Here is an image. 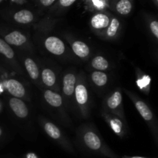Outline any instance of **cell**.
I'll list each match as a JSON object with an SVG mask.
<instances>
[{
	"label": "cell",
	"instance_id": "obj_1",
	"mask_svg": "<svg viewBox=\"0 0 158 158\" xmlns=\"http://www.w3.org/2000/svg\"><path fill=\"white\" fill-rule=\"evenodd\" d=\"M135 106L139 114L143 117V120L147 123H149L151 130H152V132L154 133V136H155V138L158 140V121L155 116L153 114L151 108L148 106V105L145 102H143L141 100H135Z\"/></svg>",
	"mask_w": 158,
	"mask_h": 158
},
{
	"label": "cell",
	"instance_id": "obj_2",
	"mask_svg": "<svg viewBox=\"0 0 158 158\" xmlns=\"http://www.w3.org/2000/svg\"><path fill=\"white\" fill-rule=\"evenodd\" d=\"M48 51L55 55H62L65 52V45L61 40L56 36H49L45 41Z\"/></svg>",
	"mask_w": 158,
	"mask_h": 158
},
{
	"label": "cell",
	"instance_id": "obj_3",
	"mask_svg": "<svg viewBox=\"0 0 158 158\" xmlns=\"http://www.w3.org/2000/svg\"><path fill=\"white\" fill-rule=\"evenodd\" d=\"M9 105L11 109L17 117L20 118H25L27 117L29 111L25 103L18 98H12L9 100Z\"/></svg>",
	"mask_w": 158,
	"mask_h": 158
},
{
	"label": "cell",
	"instance_id": "obj_4",
	"mask_svg": "<svg viewBox=\"0 0 158 158\" xmlns=\"http://www.w3.org/2000/svg\"><path fill=\"white\" fill-rule=\"evenodd\" d=\"M6 89L9 93L16 98H21L25 95V88L22 83L16 80H9L6 83Z\"/></svg>",
	"mask_w": 158,
	"mask_h": 158
},
{
	"label": "cell",
	"instance_id": "obj_5",
	"mask_svg": "<svg viewBox=\"0 0 158 158\" xmlns=\"http://www.w3.org/2000/svg\"><path fill=\"white\" fill-rule=\"evenodd\" d=\"M84 142L86 146L93 151H98L101 148L102 143L98 136L94 132H87L84 135Z\"/></svg>",
	"mask_w": 158,
	"mask_h": 158
},
{
	"label": "cell",
	"instance_id": "obj_6",
	"mask_svg": "<svg viewBox=\"0 0 158 158\" xmlns=\"http://www.w3.org/2000/svg\"><path fill=\"white\" fill-rule=\"evenodd\" d=\"M6 43L14 46H21L26 42V37L18 31H13L5 36Z\"/></svg>",
	"mask_w": 158,
	"mask_h": 158
},
{
	"label": "cell",
	"instance_id": "obj_7",
	"mask_svg": "<svg viewBox=\"0 0 158 158\" xmlns=\"http://www.w3.org/2000/svg\"><path fill=\"white\" fill-rule=\"evenodd\" d=\"M76 77L73 73H68L63 78V92L66 95L71 96L75 92Z\"/></svg>",
	"mask_w": 158,
	"mask_h": 158
},
{
	"label": "cell",
	"instance_id": "obj_8",
	"mask_svg": "<svg viewBox=\"0 0 158 158\" xmlns=\"http://www.w3.org/2000/svg\"><path fill=\"white\" fill-rule=\"evenodd\" d=\"M110 19L105 14H97L91 19V25L94 29H104L109 26Z\"/></svg>",
	"mask_w": 158,
	"mask_h": 158
},
{
	"label": "cell",
	"instance_id": "obj_9",
	"mask_svg": "<svg viewBox=\"0 0 158 158\" xmlns=\"http://www.w3.org/2000/svg\"><path fill=\"white\" fill-rule=\"evenodd\" d=\"M72 48L76 55L81 58H84L89 54V48L83 42L76 41L73 44Z\"/></svg>",
	"mask_w": 158,
	"mask_h": 158
},
{
	"label": "cell",
	"instance_id": "obj_10",
	"mask_svg": "<svg viewBox=\"0 0 158 158\" xmlns=\"http://www.w3.org/2000/svg\"><path fill=\"white\" fill-rule=\"evenodd\" d=\"M14 19L21 24H27L33 20V15L29 10H20L14 15Z\"/></svg>",
	"mask_w": 158,
	"mask_h": 158
},
{
	"label": "cell",
	"instance_id": "obj_11",
	"mask_svg": "<svg viewBox=\"0 0 158 158\" xmlns=\"http://www.w3.org/2000/svg\"><path fill=\"white\" fill-rule=\"evenodd\" d=\"M44 98L49 105L54 107H59L62 105V97L60 95L51 90H46L45 92Z\"/></svg>",
	"mask_w": 158,
	"mask_h": 158
},
{
	"label": "cell",
	"instance_id": "obj_12",
	"mask_svg": "<svg viewBox=\"0 0 158 158\" xmlns=\"http://www.w3.org/2000/svg\"><path fill=\"white\" fill-rule=\"evenodd\" d=\"M76 99L79 104H85L88 100L87 89L83 84H79L75 89Z\"/></svg>",
	"mask_w": 158,
	"mask_h": 158
},
{
	"label": "cell",
	"instance_id": "obj_13",
	"mask_svg": "<svg viewBox=\"0 0 158 158\" xmlns=\"http://www.w3.org/2000/svg\"><path fill=\"white\" fill-rule=\"evenodd\" d=\"M25 66H26V69L29 73V77L32 80H37L39 75H40V73H39V69L35 62L32 59H26L25 60Z\"/></svg>",
	"mask_w": 158,
	"mask_h": 158
},
{
	"label": "cell",
	"instance_id": "obj_14",
	"mask_svg": "<svg viewBox=\"0 0 158 158\" xmlns=\"http://www.w3.org/2000/svg\"><path fill=\"white\" fill-rule=\"evenodd\" d=\"M42 79L46 86H52L56 83V75L53 71L49 69H43L42 73Z\"/></svg>",
	"mask_w": 158,
	"mask_h": 158
},
{
	"label": "cell",
	"instance_id": "obj_15",
	"mask_svg": "<svg viewBox=\"0 0 158 158\" xmlns=\"http://www.w3.org/2000/svg\"><path fill=\"white\" fill-rule=\"evenodd\" d=\"M117 11L122 15H127L132 10V4L129 0H120L116 6Z\"/></svg>",
	"mask_w": 158,
	"mask_h": 158
},
{
	"label": "cell",
	"instance_id": "obj_16",
	"mask_svg": "<svg viewBox=\"0 0 158 158\" xmlns=\"http://www.w3.org/2000/svg\"><path fill=\"white\" fill-rule=\"evenodd\" d=\"M92 66L97 70H105L109 66L108 61L101 56H97L92 60Z\"/></svg>",
	"mask_w": 158,
	"mask_h": 158
},
{
	"label": "cell",
	"instance_id": "obj_17",
	"mask_svg": "<svg viewBox=\"0 0 158 158\" xmlns=\"http://www.w3.org/2000/svg\"><path fill=\"white\" fill-rule=\"evenodd\" d=\"M44 129L46 131V134L51 137V138L54 139V140H57L60 137L61 135V133L60 131L58 129L56 126L53 124L52 123H46L45 124Z\"/></svg>",
	"mask_w": 158,
	"mask_h": 158
},
{
	"label": "cell",
	"instance_id": "obj_18",
	"mask_svg": "<svg viewBox=\"0 0 158 158\" xmlns=\"http://www.w3.org/2000/svg\"><path fill=\"white\" fill-rule=\"evenodd\" d=\"M92 80L97 86H103L107 83V76L106 73L100 71H96L92 74Z\"/></svg>",
	"mask_w": 158,
	"mask_h": 158
},
{
	"label": "cell",
	"instance_id": "obj_19",
	"mask_svg": "<svg viewBox=\"0 0 158 158\" xmlns=\"http://www.w3.org/2000/svg\"><path fill=\"white\" fill-rule=\"evenodd\" d=\"M122 102V95L120 92L116 91L111 95V97L108 99L107 105L109 108L114 110L118 107Z\"/></svg>",
	"mask_w": 158,
	"mask_h": 158
},
{
	"label": "cell",
	"instance_id": "obj_20",
	"mask_svg": "<svg viewBox=\"0 0 158 158\" xmlns=\"http://www.w3.org/2000/svg\"><path fill=\"white\" fill-rule=\"evenodd\" d=\"M0 53L3 54L8 59H12L14 56V52L12 48L8 45L6 42L0 39Z\"/></svg>",
	"mask_w": 158,
	"mask_h": 158
},
{
	"label": "cell",
	"instance_id": "obj_21",
	"mask_svg": "<svg viewBox=\"0 0 158 158\" xmlns=\"http://www.w3.org/2000/svg\"><path fill=\"white\" fill-rule=\"evenodd\" d=\"M119 26H120V23H119L118 20L115 18L113 19L110 23V25L109 26L107 31H106V33H107L108 36H114L117 34V30L119 29Z\"/></svg>",
	"mask_w": 158,
	"mask_h": 158
},
{
	"label": "cell",
	"instance_id": "obj_22",
	"mask_svg": "<svg viewBox=\"0 0 158 158\" xmlns=\"http://www.w3.org/2000/svg\"><path fill=\"white\" fill-rule=\"evenodd\" d=\"M149 28L152 35L158 41V20L151 19L149 23Z\"/></svg>",
	"mask_w": 158,
	"mask_h": 158
},
{
	"label": "cell",
	"instance_id": "obj_23",
	"mask_svg": "<svg viewBox=\"0 0 158 158\" xmlns=\"http://www.w3.org/2000/svg\"><path fill=\"white\" fill-rule=\"evenodd\" d=\"M75 1L76 0H60V3L61 4V6L67 7V6H71Z\"/></svg>",
	"mask_w": 158,
	"mask_h": 158
},
{
	"label": "cell",
	"instance_id": "obj_24",
	"mask_svg": "<svg viewBox=\"0 0 158 158\" xmlns=\"http://www.w3.org/2000/svg\"><path fill=\"white\" fill-rule=\"evenodd\" d=\"M55 0H40L42 4L45 6H49L54 2Z\"/></svg>",
	"mask_w": 158,
	"mask_h": 158
},
{
	"label": "cell",
	"instance_id": "obj_25",
	"mask_svg": "<svg viewBox=\"0 0 158 158\" xmlns=\"http://www.w3.org/2000/svg\"><path fill=\"white\" fill-rule=\"evenodd\" d=\"M26 158H38V157L34 153H28L26 154Z\"/></svg>",
	"mask_w": 158,
	"mask_h": 158
},
{
	"label": "cell",
	"instance_id": "obj_26",
	"mask_svg": "<svg viewBox=\"0 0 158 158\" xmlns=\"http://www.w3.org/2000/svg\"><path fill=\"white\" fill-rule=\"evenodd\" d=\"M123 158H147V157H123Z\"/></svg>",
	"mask_w": 158,
	"mask_h": 158
},
{
	"label": "cell",
	"instance_id": "obj_27",
	"mask_svg": "<svg viewBox=\"0 0 158 158\" xmlns=\"http://www.w3.org/2000/svg\"><path fill=\"white\" fill-rule=\"evenodd\" d=\"M1 134H2V130L1 128H0V136H1Z\"/></svg>",
	"mask_w": 158,
	"mask_h": 158
},
{
	"label": "cell",
	"instance_id": "obj_28",
	"mask_svg": "<svg viewBox=\"0 0 158 158\" xmlns=\"http://www.w3.org/2000/svg\"><path fill=\"white\" fill-rule=\"evenodd\" d=\"M155 1H156V2H157V5H158V0H155Z\"/></svg>",
	"mask_w": 158,
	"mask_h": 158
},
{
	"label": "cell",
	"instance_id": "obj_29",
	"mask_svg": "<svg viewBox=\"0 0 158 158\" xmlns=\"http://www.w3.org/2000/svg\"><path fill=\"white\" fill-rule=\"evenodd\" d=\"M2 0H0V2H2Z\"/></svg>",
	"mask_w": 158,
	"mask_h": 158
}]
</instances>
